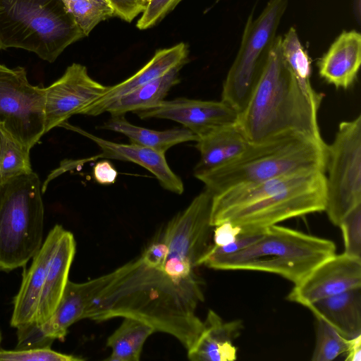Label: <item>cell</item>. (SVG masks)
<instances>
[{"instance_id": "obj_13", "label": "cell", "mask_w": 361, "mask_h": 361, "mask_svg": "<svg viewBox=\"0 0 361 361\" xmlns=\"http://www.w3.org/2000/svg\"><path fill=\"white\" fill-rule=\"evenodd\" d=\"M360 287L361 258L334 254L294 284L287 300L307 307L319 300Z\"/></svg>"}, {"instance_id": "obj_22", "label": "cell", "mask_w": 361, "mask_h": 361, "mask_svg": "<svg viewBox=\"0 0 361 361\" xmlns=\"http://www.w3.org/2000/svg\"><path fill=\"white\" fill-rule=\"evenodd\" d=\"M357 288L309 305L308 308L347 339L361 335V293Z\"/></svg>"}, {"instance_id": "obj_35", "label": "cell", "mask_w": 361, "mask_h": 361, "mask_svg": "<svg viewBox=\"0 0 361 361\" xmlns=\"http://www.w3.org/2000/svg\"><path fill=\"white\" fill-rule=\"evenodd\" d=\"M214 227L213 244H212L214 246L228 245L232 243L240 233V228L239 227L235 226L228 221Z\"/></svg>"}, {"instance_id": "obj_3", "label": "cell", "mask_w": 361, "mask_h": 361, "mask_svg": "<svg viewBox=\"0 0 361 361\" xmlns=\"http://www.w3.org/2000/svg\"><path fill=\"white\" fill-rule=\"evenodd\" d=\"M276 36L262 61L251 96L238 113L237 124L250 142L286 133L322 139L318 111L321 101L311 97L287 66Z\"/></svg>"}, {"instance_id": "obj_18", "label": "cell", "mask_w": 361, "mask_h": 361, "mask_svg": "<svg viewBox=\"0 0 361 361\" xmlns=\"http://www.w3.org/2000/svg\"><path fill=\"white\" fill-rule=\"evenodd\" d=\"M243 323L240 319L224 321L209 310L202 321V329L188 350L192 361H234L237 349L233 341L240 336Z\"/></svg>"}, {"instance_id": "obj_4", "label": "cell", "mask_w": 361, "mask_h": 361, "mask_svg": "<svg viewBox=\"0 0 361 361\" xmlns=\"http://www.w3.org/2000/svg\"><path fill=\"white\" fill-rule=\"evenodd\" d=\"M326 144L298 133L250 142L230 163L197 178L212 196L232 187L261 182L305 170L326 171Z\"/></svg>"}, {"instance_id": "obj_34", "label": "cell", "mask_w": 361, "mask_h": 361, "mask_svg": "<svg viewBox=\"0 0 361 361\" xmlns=\"http://www.w3.org/2000/svg\"><path fill=\"white\" fill-rule=\"evenodd\" d=\"M114 11L115 16L128 23L142 13L147 0H106Z\"/></svg>"}, {"instance_id": "obj_23", "label": "cell", "mask_w": 361, "mask_h": 361, "mask_svg": "<svg viewBox=\"0 0 361 361\" xmlns=\"http://www.w3.org/2000/svg\"><path fill=\"white\" fill-rule=\"evenodd\" d=\"M124 116H111L98 128L121 133L128 137L133 144L140 145L163 154L174 145L198 140L197 135L184 127L155 130L131 124Z\"/></svg>"}, {"instance_id": "obj_28", "label": "cell", "mask_w": 361, "mask_h": 361, "mask_svg": "<svg viewBox=\"0 0 361 361\" xmlns=\"http://www.w3.org/2000/svg\"><path fill=\"white\" fill-rule=\"evenodd\" d=\"M32 171L30 150L0 133V183Z\"/></svg>"}, {"instance_id": "obj_12", "label": "cell", "mask_w": 361, "mask_h": 361, "mask_svg": "<svg viewBox=\"0 0 361 361\" xmlns=\"http://www.w3.org/2000/svg\"><path fill=\"white\" fill-rule=\"evenodd\" d=\"M109 87L92 78L85 66L73 63L68 66L61 77L45 87V133L80 114Z\"/></svg>"}, {"instance_id": "obj_11", "label": "cell", "mask_w": 361, "mask_h": 361, "mask_svg": "<svg viewBox=\"0 0 361 361\" xmlns=\"http://www.w3.org/2000/svg\"><path fill=\"white\" fill-rule=\"evenodd\" d=\"M114 271L82 283L68 281L60 302L51 317L44 323H30L17 329V348L50 346L56 339L63 340L68 329L82 319L92 300L110 283Z\"/></svg>"}, {"instance_id": "obj_24", "label": "cell", "mask_w": 361, "mask_h": 361, "mask_svg": "<svg viewBox=\"0 0 361 361\" xmlns=\"http://www.w3.org/2000/svg\"><path fill=\"white\" fill-rule=\"evenodd\" d=\"M183 67L176 66L164 75L116 98L106 107L104 112L111 116L125 115L164 101L171 87L180 82L179 72Z\"/></svg>"}, {"instance_id": "obj_8", "label": "cell", "mask_w": 361, "mask_h": 361, "mask_svg": "<svg viewBox=\"0 0 361 361\" xmlns=\"http://www.w3.org/2000/svg\"><path fill=\"white\" fill-rule=\"evenodd\" d=\"M324 211L338 226L361 204V116L341 122L333 142L326 145Z\"/></svg>"}, {"instance_id": "obj_27", "label": "cell", "mask_w": 361, "mask_h": 361, "mask_svg": "<svg viewBox=\"0 0 361 361\" xmlns=\"http://www.w3.org/2000/svg\"><path fill=\"white\" fill-rule=\"evenodd\" d=\"M62 1L85 36L102 21L115 16L114 9L106 0Z\"/></svg>"}, {"instance_id": "obj_14", "label": "cell", "mask_w": 361, "mask_h": 361, "mask_svg": "<svg viewBox=\"0 0 361 361\" xmlns=\"http://www.w3.org/2000/svg\"><path fill=\"white\" fill-rule=\"evenodd\" d=\"M142 119L156 118L178 122L198 138L217 127L237 122L238 113L222 100L176 98L134 112Z\"/></svg>"}, {"instance_id": "obj_36", "label": "cell", "mask_w": 361, "mask_h": 361, "mask_svg": "<svg viewBox=\"0 0 361 361\" xmlns=\"http://www.w3.org/2000/svg\"><path fill=\"white\" fill-rule=\"evenodd\" d=\"M118 172L112 164L107 161H98L93 168L94 180L101 185H111L116 182Z\"/></svg>"}, {"instance_id": "obj_33", "label": "cell", "mask_w": 361, "mask_h": 361, "mask_svg": "<svg viewBox=\"0 0 361 361\" xmlns=\"http://www.w3.org/2000/svg\"><path fill=\"white\" fill-rule=\"evenodd\" d=\"M264 231L265 228L261 231L251 232L240 231V233L236 237V238L232 243L228 245L224 246H214L211 244L201 259L210 256L229 255L240 251L250 246L259 238H261L264 233Z\"/></svg>"}, {"instance_id": "obj_29", "label": "cell", "mask_w": 361, "mask_h": 361, "mask_svg": "<svg viewBox=\"0 0 361 361\" xmlns=\"http://www.w3.org/2000/svg\"><path fill=\"white\" fill-rule=\"evenodd\" d=\"M316 318V343L311 360L331 361L346 353L349 339L320 317Z\"/></svg>"}, {"instance_id": "obj_17", "label": "cell", "mask_w": 361, "mask_h": 361, "mask_svg": "<svg viewBox=\"0 0 361 361\" xmlns=\"http://www.w3.org/2000/svg\"><path fill=\"white\" fill-rule=\"evenodd\" d=\"M188 47L183 42L157 50L142 68L126 80L109 86L101 98L85 108L80 114L96 116L104 113L106 107L116 98L164 75L176 66H184L188 61Z\"/></svg>"}, {"instance_id": "obj_5", "label": "cell", "mask_w": 361, "mask_h": 361, "mask_svg": "<svg viewBox=\"0 0 361 361\" xmlns=\"http://www.w3.org/2000/svg\"><path fill=\"white\" fill-rule=\"evenodd\" d=\"M336 248L331 240L276 224L266 228L262 237L250 246L229 255L204 257L198 266L271 273L296 284L336 254Z\"/></svg>"}, {"instance_id": "obj_37", "label": "cell", "mask_w": 361, "mask_h": 361, "mask_svg": "<svg viewBox=\"0 0 361 361\" xmlns=\"http://www.w3.org/2000/svg\"><path fill=\"white\" fill-rule=\"evenodd\" d=\"M346 361H360L361 360V335L349 339L346 351Z\"/></svg>"}, {"instance_id": "obj_32", "label": "cell", "mask_w": 361, "mask_h": 361, "mask_svg": "<svg viewBox=\"0 0 361 361\" xmlns=\"http://www.w3.org/2000/svg\"><path fill=\"white\" fill-rule=\"evenodd\" d=\"M181 0H149L136 26L146 30L154 26L171 11Z\"/></svg>"}, {"instance_id": "obj_9", "label": "cell", "mask_w": 361, "mask_h": 361, "mask_svg": "<svg viewBox=\"0 0 361 361\" xmlns=\"http://www.w3.org/2000/svg\"><path fill=\"white\" fill-rule=\"evenodd\" d=\"M287 7V0H269L262 13L250 15L238 53L223 84L221 99L240 113L255 87L265 54Z\"/></svg>"}, {"instance_id": "obj_38", "label": "cell", "mask_w": 361, "mask_h": 361, "mask_svg": "<svg viewBox=\"0 0 361 361\" xmlns=\"http://www.w3.org/2000/svg\"><path fill=\"white\" fill-rule=\"evenodd\" d=\"M1 338H2V336H1V330H0V343L1 341Z\"/></svg>"}, {"instance_id": "obj_30", "label": "cell", "mask_w": 361, "mask_h": 361, "mask_svg": "<svg viewBox=\"0 0 361 361\" xmlns=\"http://www.w3.org/2000/svg\"><path fill=\"white\" fill-rule=\"evenodd\" d=\"M344 244V254L361 258V204L352 209L338 225Z\"/></svg>"}, {"instance_id": "obj_2", "label": "cell", "mask_w": 361, "mask_h": 361, "mask_svg": "<svg viewBox=\"0 0 361 361\" xmlns=\"http://www.w3.org/2000/svg\"><path fill=\"white\" fill-rule=\"evenodd\" d=\"M325 171L305 170L236 185L212 196L210 224L228 221L241 232L263 230L285 220L324 212Z\"/></svg>"}, {"instance_id": "obj_16", "label": "cell", "mask_w": 361, "mask_h": 361, "mask_svg": "<svg viewBox=\"0 0 361 361\" xmlns=\"http://www.w3.org/2000/svg\"><path fill=\"white\" fill-rule=\"evenodd\" d=\"M61 126L81 134L99 147L102 152L88 160L104 158L135 163L151 172L165 190L178 195L183 192V183L180 178L171 169L165 154L140 145L121 144L104 140L78 127L71 126L67 122Z\"/></svg>"}, {"instance_id": "obj_7", "label": "cell", "mask_w": 361, "mask_h": 361, "mask_svg": "<svg viewBox=\"0 0 361 361\" xmlns=\"http://www.w3.org/2000/svg\"><path fill=\"white\" fill-rule=\"evenodd\" d=\"M34 171L0 183V271L25 267L43 240L44 207Z\"/></svg>"}, {"instance_id": "obj_10", "label": "cell", "mask_w": 361, "mask_h": 361, "mask_svg": "<svg viewBox=\"0 0 361 361\" xmlns=\"http://www.w3.org/2000/svg\"><path fill=\"white\" fill-rule=\"evenodd\" d=\"M0 133L30 151L45 134V87L23 67L0 64Z\"/></svg>"}, {"instance_id": "obj_25", "label": "cell", "mask_w": 361, "mask_h": 361, "mask_svg": "<svg viewBox=\"0 0 361 361\" xmlns=\"http://www.w3.org/2000/svg\"><path fill=\"white\" fill-rule=\"evenodd\" d=\"M155 329L147 322L124 317L123 322L108 338L106 346L111 349L108 361H138L143 345Z\"/></svg>"}, {"instance_id": "obj_31", "label": "cell", "mask_w": 361, "mask_h": 361, "mask_svg": "<svg viewBox=\"0 0 361 361\" xmlns=\"http://www.w3.org/2000/svg\"><path fill=\"white\" fill-rule=\"evenodd\" d=\"M83 358L54 351L50 346L0 350V361H80Z\"/></svg>"}, {"instance_id": "obj_26", "label": "cell", "mask_w": 361, "mask_h": 361, "mask_svg": "<svg viewBox=\"0 0 361 361\" xmlns=\"http://www.w3.org/2000/svg\"><path fill=\"white\" fill-rule=\"evenodd\" d=\"M281 52L283 59L302 89L313 99L321 101L322 94L317 92L312 86L311 61L302 46L294 27L281 38Z\"/></svg>"}, {"instance_id": "obj_1", "label": "cell", "mask_w": 361, "mask_h": 361, "mask_svg": "<svg viewBox=\"0 0 361 361\" xmlns=\"http://www.w3.org/2000/svg\"><path fill=\"white\" fill-rule=\"evenodd\" d=\"M162 260L150 263L139 256L116 269L114 277L90 303L83 319H139L156 331L173 336L188 350L202 327L195 313L204 300L202 283L175 280L162 267Z\"/></svg>"}, {"instance_id": "obj_6", "label": "cell", "mask_w": 361, "mask_h": 361, "mask_svg": "<svg viewBox=\"0 0 361 361\" xmlns=\"http://www.w3.org/2000/svg\"><path fill=\"white\" fill-rule=\"evenodd\" d=\"M84 37L62 0H0V49H22L53 63Z\"/></svg>"}, {"instance_id": "obj_15", "label": "cell", "mask_w": 361, "mask_h": 361, "mask_svg": "<svg viewBox=\"0 0 361 361\" xmlns=\"http://www.w3.org/2000/svg\"><path fill=\"white\" fill-rule=\"evenodd\" d=\"M65 228L55 225L49 232L30 267L24 271L20 289L13 300L11 325L14 328L35 320L45 279Z\"/></svg>"}, {"instance_id": "obj_21", "label": "cell", "mask_w": 361, "mask_h": 361, "mask_svg": "<svg viewBox=\"0 0 361 361\" xmlns=\"http://www.w3.org/2000/svg\"><path fill=\"white\" fill-rule=\"evenodd\" d=\"M75 247L73 233L65 229L49 266L32 323H44L57 307L68 281V274L75 256Z\"/></svg>"}, {"instance_id": "obj_19", "label": "cell", "mask_w": 361, "mask_h": 361, "mask_svg": "<svg viewBox=\"0 0 361 361\" xmlns=\"http://www.w3.org/2000/svg\"><path fill=\"white\" fill-rule=\"evenodd\" d=\"M196 142L195 147L200 154L194 169L196 178L230 163L250 144L237 123L214 128L200 137Z\"/></svg>"}, {"instance_id": "obj_20", "label": "cell", "mask_w": 361, "mask_h": 361, "mask_svg": "<svg viewBox=\"0 0 361 361\" xmlns=\"http://www.w3.org/2000/svg\"><path fill=\"white\" fill-rule=\"evenodd\" d=\"M360 63V34L343 31L319 60V73L336 88L348 89L353 84Z\"/></svg>"}]
</instances>
